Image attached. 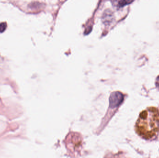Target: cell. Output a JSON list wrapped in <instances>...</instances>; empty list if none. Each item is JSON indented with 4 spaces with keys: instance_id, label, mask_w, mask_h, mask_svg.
Listing matches in <instances>:
<instances>
[{
    "instance_id": "7a4b0ae2",
    "label": "cell",
    "mask_w": 159,
    "mask_h": 158,
    "mask_svg": "<svg viewBox=\"0 0 159 158\" xmlns=\"http://www.w3.org/2000/svg\"><path fill=\"white\" fill-rule=\"evenodd\" d=\"M124 99V96L119 91L113 92L109 97V105L112 108H115L120 105Z\"/></svg>"
},
{
    "instance_id": "277c9868",
    "label": "cell",
    "mask_w": 159,
    "mask_h": 158,
    "mask_svg": "<svg viewBox=\"0 0 159 158\" xmlns=\"http://www.w3.org/2000/svg\"><path fill=\"white\" fill-rule=\"evenodd\" d=\"M113 5L118 8L123 7L128 5L127 0H111Z\"/></svg>"
},
{
    "instance_id": "5b68a950",
    "label": "cell",
    "mask_w": 159,
    "mask_h": 158,
    "mask_svg": "<svg viewBox=\"0 0 159 158\" xmlns=\"http://www.w3.org/2000/svg\"><path fill=\"white\" fill-rule=\"evenodd\" d=\"M7 28V24L5 22H2L0 24V33H3Z\"/></svg>"
},
{
    "instance_id": "6da1fadb",
    "label": "cell",
    "mask_w": 159,
    "mask_h": 158,
    "mask_svg": "<svg viewBox=\"0 0 159 158\" xmlns=\"http://www.w3.org/2000/svg\"><path fill=\"white\" fill-rule=\"evenodd\" d=\"M135 131L145 140L156 137L159 134V109L150 107L142 111L135 124Z\"/></svg>"
},
{
    "instance_id": "3957f363",
    "label": "cell",
    "mask_w": 159,
    "mask_h": 158,
    "mask_svg": "<svg viewBox=\"0 0 159 158\" xmlns=\"http://www.w3.org/2000/svg\"><path fill=\"white\" fill-rule=\"evenodd\" d=\"M113 15L111 11L106 10L104 12L102 17L103 22L106 24H109L113 19Z\"/></svg>"
},
{
    "instance_id": "8992f818",
    "label": "cell",
    "mask_w": 159,
    "mask_h": 158,
    "mask_svg": "<svg viewBox=\"0 0 159 158\" xmlns=\"http://www.w3.org/2000/svg\"><path fill=\"white\" fill-rule=\"evenodd\" d=\"M155 83H156V86L157 88L159 89V76L156 79Z\"/></svg>"
}]
</instances>
